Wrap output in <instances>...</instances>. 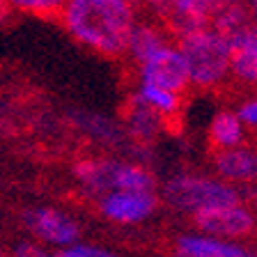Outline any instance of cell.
I'll return each mask as SVG.
<instances>
[{
	"instance_id": "1",
	"label": "cell",
	"mask_w": 257,
	"mask_h": 257,
	"mask_svg": "<svg viewBox=\"0 0 257 257\" xmlns=\"http://www.w3.org/2000/svg\"><path fill=\"white\" fill-rule=\"evenodd\" d=\"M60 19L71 37L101 55L126 53L138 23L131 0H69Z\"/></svg>"
},
{
	"instance_id": "2",
	"label": "cell",
	"mask_w": 257,
	"mask_h": 257,
	"mask_svg": "<svg viewBox=\"0 0 257 257\" xmlns=\"http://www.w3.org/2000/svg\"><path fill=\"white\" fill-rule=\"evenodd\" d=\"M177 39L188 64L191 85L211 90L232 76V42L218 28L207 26Z\"/></svg>"
},
{
	"instance_id": "3",
	"label": "cell",
	"mask_w": 257,
	"mask_h": 257,
	"mask_svg": "<svg viewBox=\"0 0 257 257\" xmlns=\"http://www.w3.org/2000/svg\"><path fill=\"white\" fill-rule=\"evenodd\" d=\"M163 202L175 211L195 216L209 207L241 202V195L234 184L223 177L177 175L163 186Z\"/></svg>"
},
{
	"instance_id": "4",
	"label": "cell",
	"mask_w": 257,
	"mask_h": 257,
	"mask_svg": "<svg viewBox=\"0 0 257 257\" xmlns=\"http://www.w3.org/2000/svg\"><path fill=\"white\" fill-rule=\"evenodd\" d=\"M76 179L92 193H108L112 188H138L154 191L156 179L150 170L122 161H80L76 166Z\"/></svg>"
},
{
	"instance_id": "5",
	"label": "cell",
	"mask_w": 257,
	"mask_h": 257,
	"mask_svg": "<svg viewBox=\"0 0 257 257\" xmlns=\"http://www.w3.org/2000/svg\"><path fill=\"white\" fill-rule=\"evenodd\" d=\"M232 3L236 0H168V5L161 12V19L175 37H182L193 30L211 26L218 12H223Z\"/></svg>"
},
{
	"instance_id": "6",
	"label": "cell",
	"mask_w": 257,
	"mask_h": 257,
	"mask_svg": "<svg viewBox=\"0 0 257 257\" xmlns=\"http://www.w3.org/2000/svg\"><path fill=\"white\" fill-rule=\"evenodd\" d=\"M156 204L159 200L154 191H138V188H112L99 200L101 214L117 225L143 223L154 214Z\"/></svg>"
},
{
	"instance_id": "7",
	"label": "cell",
	"mask_w": 257,
	"mask_h": 257,
	"mask_svg": "<svg viewBox=\"0 0 257 257\" xmlns=\"http://www.w3.org/2000/svg\"><path fill=\"white\" fill-rule=\"evenodd\" d=\"M138 74L143 83H154V85L168 87V90H175V92H184L191 85L188 64L179 44L177 46L168 44L166 48H161L159 53H154L150 60L140 62Z\"/></svg>"
},
{
	"instance_id": "8",
	"label": "cell",
	"mask_w": 257,
	"mask_h": 257,
	"mask_svg": "<svg viewBox=\"0 0 257 257\" xmlns=\"http://www.w3.org/2000/svg\"><path fill=\"white\" fill-rule=\"evenodd\" d=\"M193 220L198 225V230L223 236V239H234V241L246 239L255 230V216L241 202L202 209V211H198L193 216Z\"/></svg>"
},
{
	"instance_id": "9",
	"label": "cell",
	"mask_w": 257,
	"mask_h": 257,
	"mask_svg": "<svg viewBox=\"0 0 257 257\" xmlns=\"http://www.w3.org/2000/svg\"><path fill=\"white\" fill-rule=\"evenodd\" d=\"M26 223L30 232L44 243H51L55 248H67L74 241H78V223L71 216L62 214L53 207H37L26 214Z\"/></svg>"
},
{
	"instance_id": "10",
	"label": "cell",
	"mask_w": 257,
	"mask_h": 257,
	"mask_svg": "<svg viewBox=\"0 0 257 257\" xmlns=\"http://www.w3.org/2000/svg\"><path fill=\"white\" fill-rule=\"evenodd\" d=\"M175 250L184 257H246L250 255L241 241L223 239V236L209 234V232H188L177 236Z\"/></svg>"
},
{
	"instance_id": "11",
	"label": "cell",
	"mask_w": 257,
	"mask_h": 257,
	"mask_svg": "<svg viewBox=\"0 0 257 257\" xmlns=\"http://www.w3.org/2000/svg\"><path fill=\"white\" fill-rule=\"evenodd\" d=\"M232 76L243 85H257V23H248L230 37Z\"/></svg>"
},
{
	"instance_id": "12",
	"label": "cell",
	"mask_w": 257,
	"mask_h": 257,
	"mask_svg": "<svg viewBox=\"0 0 257 257\" xmlns=\"http://www.w3.org/2000/svg\"><path fill=\"white\" fill-rule=\"evenodd\" d=\"M214 168L218 177L232 184H250L257 179V150L246 147V145L218 150Z\"/></svg>"
},
{
	"instance_id": "13",
	"label": "cell",
	"mask_w": 257,
	"mask_h": 257,
	"mask_svg": "<svg viewBox=\"0 0 257 257\" xmlns=\"http://www.w3.org/2000/svg\"><path fill=\"white\" fill-rule=\"evenodd\" d=\"M168 44H170V37L163 28L152 26V23H136L134 32L128 37L126 53L128 58L140 64L145 60H150L154 53H159L161 48H166Z\"/></svg>"
},
{
	"instance_id": "14",
	"label": "cell",
	"mask_w": 257,
	"mask_h": 257,
	"mask_svg": "<svg viewBox=\"0 0 257 257\" xmlns=\"http://www.w3.org/2000/svg\"><path fill=\"white\" fill-rule=\"evenodd\" d=\"M246 124L239 117L236 110H220L214 115L211 124H209V143L216 150H227V147H236L243 145L246 140Z\"/></svg>"
},
{
	"instance_id": "15",
	"label": "cell",
	"mask_w": 257,
	"mask_h": 257,
	"mask_svg": "<svg viewBox=\"0 0 257 257\" xmlns=\"http://www.w3.org/2000/svg\"><path fill=\"white\" fill-rule=\"evenodd\" d=\"M161 115L159 110H154L152 106L140 99L138 94L134 96V101H131V108H128V115H126V122H128V131L138 138H145L150 140L156 136V131L161 128Z\"/></svg>"
},
{
	"instance_id": "16",
	"label": "cell",
	"mask_w": 257,
	"mask_h": 257,
	"mask_svg": "<svg viewBox=\"0 0 257 257\" xmlns=\"http://www.w3.org/2000/svg\"><path fill=\"white\" fill-rule=\"evenodd\" d=\"M138 96L147 103V106H152L154 110H159L163 117L175 115V112L179 110V106H182V92L168 90V87L154 85V83H143V80H140Z\"/></svg>"
},
{
	"instance_id": "17",
	"label": "cell",
	"mask_w": 257,
	"mask_h": 257,
	"mask_svg": "<svg viewBox=\"0 0 257 257\" xmlns=\"http://www.w3.org/2000/svg\"><path fill=\"white\" fill-rule=\"evenodd\" d=\"M255 21V16H252V10H250V3H243V0H236L232 5H227L223 12H218L211 26L218 28L220 32H225L227 37H232L234 32H239L241 28H246L248 23Z\"/></svg>"
},
{
	"instance_id": "18",
	"label": "cell",
	"mask_w": 257,
	"mask_h": 257,
	"mask_svg": "<svg viewBox=\"0 0 257 257\" xmlns=\"http://www.w3.org/2000/svg\"><path fill=\"white\" fill-rule=\"evenodd\" d=\"M69 0H10L12 10L26 12V14H35V16H60Z\"/></svg>"
},
{
	"instance_id": "19",
	"label": "cell",
	"mask_w": 257,
	"mask_h": 257,
	"mask_svg": "<svg viewBox=\"0 0 257 257\" xmlns=\"http://www.w3.org/2000/svg\"><path fill=\"white\" fill-rule=\"evenodd\" d=\"M64 257H108L110 250L108 248H101V246H94V243H85V241H74L71 246L62 248Z\"/></svg>"
},
{
	"instance_id": "20",
	"label": "cell",
	"mask_w": 257,
	"mask_h": 257,
	"mask_svg": "<svg viewBox=\"0 0 257 257\" xmlns=\"http://www.w3.org/2000/svg\"><path fill=\"white\" fill-rule=\"evenodd\" d=\"M236 112H239V117L243 119V124L248 128H257V96L246 99V101L236 108Z\"/></svg>"
},
{
	"instance_id": "21",
	"label": "cell",
	"mask_w": 257,
	"mask_h": 257,
	"mask_svg": "<svg viewBox=\"0 0 257 257\" xmlns=\"http://www.w3.org/2000/svg\"><path fill=\"white\" fill-rule=\"evenodd\" d=\"M145 3H147L150 7H154V10H159V14L163 12V7L168 5V0H145Z\"/></svg>"
},
{
	"instance_id": "22",
	"label": "cell",
	"mask_w": 257,
	"mask_h": 257,
	"mask_svg": "<svg viewBox=\"0 0 257 257\" xmlns=\"http://www.w3.org/2000/svg\"><path fill=\"white\" fill-rule=\"evenodd\" d=\"M10 7H12V5H10V0H0V16H5Z\"/></svg>"
},
{
	"instance_id": "23",
	"label": "cell",
	"mask_w": 257,
	"mask_h": 257,
	"mask_svg": "<svg viewBox=\"0 0 257 257\" xmlns=\"http://www.w3.org/2000/svg\"><path fill=\"white\" fill-rule=\"evenodd\" d=\"M250 10H252V16H255V21H257V0H250Z\"/></svg>"
}]
</instances>
